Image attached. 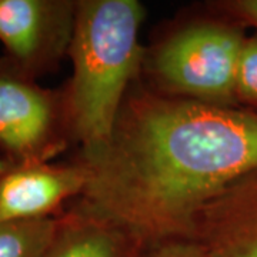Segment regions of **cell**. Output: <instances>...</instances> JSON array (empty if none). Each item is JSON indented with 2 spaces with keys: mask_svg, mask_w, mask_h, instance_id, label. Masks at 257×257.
<instances>
[{
  "mask_svg": "<svg viewBox=\"0 0 257 257\" xmlns=\"http://www.w3.org/2000/svg\"><path fill=\"white\" fill-rule=\"evenodd\" d=\"M76 160L87 173L77 210L145 248L193 240L203 207L257 167V110L133 87L109 142Z\"/></svg>",
  "mask_w": 257,
  "mask_h": 257,
  "instance_id": "6da1fadb",
  "label": "cell"
},
{
  "mask_svg": "<svg viewBox=\"0 0 257 257\" xmlns=\"http://www.w3.org/2000/svg\"><path fill=\"white\" fill-rule=\"evenodd\" d=\"M145 9L136 0L76 2L69 56L73 76L64 87L72 138L80 155L104 146L145 60L139 42Z\"/></svg>",
  "mask_w": 257,
  "mask_h": 257,
  "instance_id": "7a4b0ae2",
  "label": "cell"
},
{
  "mask_svg": "<svg viewBox=\"0 0 257 257\" xmlns=\"http://www.w3.org/2000/svg\"><path fill=\"white\" fill-rule=\"evenodd\" d=\"M244 26L210 20L180 29L152 57V74L162 92L216 106H240L236 96Z\"/></svg>",
  "mask_w": 257,
  "mask_h": 257,
  "instance_id": "3957f363",
  "label": "cell"
},
{
  "mask_svg": "<svg viewBox=\"0 0 257 257\" xmlns=\"http://www.w3.org/2000/svg\"><path fill=\"white\" fill-rule=\"evenodd\" d=\"M73 140L64 89L42 87L0 59V157L50 162Z\"/></svg>",
  "mask_w": 257,
  "mask_h": 257,
  "instance_id": "277c9868",
  "label": "cell"
},
{
  "mask_svg": "<svg viewBox=\"0 0 257 257\" xmlns=\"http://www.w3.org/2000/svg\"><path fill=\"white\" fill-rule=\"evenodd\" d=\"M74 15L69 0H0V59L35 80L53 72L69 55Z\"/></svg>",
  "mask_w": 257,
  "mask_h": 257,
  "instance_id": "5b68a950",
  "label": "cell"
},
{
  "mask_svg": "<svg viewBox=\"0 0 257 257\" xmlns=\"http://www.w3.org/2000/svg\"><path fill=\"white\" fill-rule=\"evenodd\" d=\"M87 182L84 166L10 162L0 157V223L57 217L64 204L79 199Z\"/></svg>",
  "mask_w": 257,
  "mask_h": 257,
  "instance_id": "8992f818",
  "label": "cell"
},
{
  "mask_svg": "<svg viewBox=\"0 0 257 257\" xmlns=\"http://www.w3.org/2000/svg\"><path fill=\"white\" fill-rule=\"evenodd\" d=\"M193 240L209 257H257V167L203 207Z\"/></svg>",
  "mask_w": 257,
  "mask_h": 257,
  "instance_id": "52a82bcc",
  "label": "cell"
},
{
  "mask_svg": "<svg viewBox=\"0 0 257 257\" xmlns=\"http://www.w3.org/2000/svg\"><path fill=\"white\" fill-rule=\"evenodd\" d=\"M145 251L127 231L70 204L57 216L55 236L42 257H143Z\"/></svg>",
  "mask_w": 257,
  "mask_h": 257,
  "instance_id": "ba28073f",
  "label": "cell"
},
{
  "mask_svg": "<svg viewBox=\"0 0 257 257\" xmlns=\"http://www.w3.org/2000/svg\"><path fill=\"white\" fill-rule=\"evenodd\" d=\"M56 226L57 217L0 223V257H42Z\"/></svg>",
  "mask_w": 257,
  "mask_h": 257,
  "instance_id": "9c48e42d",
  "label": "cell"
},
{
  "mask_svg": "<svg viewBox=\"0 0 257 257\" xmlns=\"http://www.w3.org/2000/svg\"><path fill=\"white\" fill-rule=\"evenodd\" d=\"M236 96L240 106L257 110V33L244 40L237 70Z\"/></svg>",
  "mask_w": 257,
  "mask_h": 257,
  "instance_id": "30bf717a",
  "label": "cell"
},
{
  "mask_svg": "<svg viewBox=\"0 0 257 257\" xmlns=\"http://www.w3.org/2000/svg\"><path fill=\"white\" fill-rule=\"evenodd\" d=\"M143 257H209L194 240H176L146 248Z\"/></svg>",
  "mask_w": 257,
  "mask_h": 257,
  "instance_id": "8fae6325",
  "label": "cell"
},
{
  "mask_svg": "<svg viewBox=\"0 0 257 257\" xmlns=\"http://www.w3.org/2000/svg\"><path fill=\"white\" fill-rule=\"evenodd\" d=\"M220 9L231 20L243 26H253L257 29V0H231L220 3Z\"/></svg>",
  "mask_w": 257,
  "mask_h": 257,
  "instance_id": "7c38bea8",
  "label": "cell"
}]
</instances>
